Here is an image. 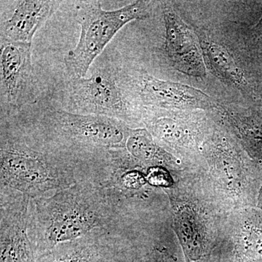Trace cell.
I'll use <instances>...</instances> for the list:
<instances>
[{
	"label": "cell",
	"mask_w": 262,
	"mask_h": 262,
	"mask_svg": "<svg viewBox=\"0 0 262 262\" xmlns=\"http://www.w3.org/2000/svg\"><path fill=\"white\" fill-rule=\"evenodd\" d=\"M122 196L84 178L67 189L31 199L28 233L36 257L96 232H121Z\"/></svg>",
	"instance_id": "1"
},
{
	"label": "cell",
	"mask_w": 262,
	"mask_h": 262,
	"mask_svg": "<svg viewBox=\"0 0 262 262\" xmlns=\"http://www.w3.org/2000/svg\"><path fill=\"white\" fill-rule=\"evenodd\" d=\"M84 165L42 127L1 120L0 189L30 198L50 195L83 178Z\"/></svg>",
	"instance_id": "2"
},
{
	"label": "cell",
	"mask_w": 262,
	"mask_h": 262,
	"mask_svg": "<svg viewBox=\"0 0 262 262\" xmlns=\"http://www.w3.org/2000/svg\"><path fill=\"white\" fill-rule=\"evenodd\" d=\"M152 3L136 1L118 10H105L98 1L82 2L76 7L75 18L80 26L77 46L67 53L64 63L71 79L82 78L93 62L119 31L129 22L144 20Z\"/></svg>",
	"instance_id": "3"
},
{
	"label": "cell",
	"mask_w": 262,
	"mask_h": 262,
	"mask_svg": "<svg viewBox=\"0 0 262 262\" xmlns=\"http://www.w3.org/2000/svg\"><path fill=\"white\" fill-rule=\"evenodd\" d=\"M48 118L41 125L48 135L85 163L111 150L125 148L131 132L125 122L100 115L62 110Z\"/></svg>",
	"instance_id": "4"
},
{
	"label": "cell",
	"mask_w": 262,
	"mask_h": 262,
	"mask_svg": "<svg viewBox=\"0 0 262 262\" xmlns=\"http://www.w3.org/2000/svg\"><path fill=\"white\" fill-rule=\"evenodd\" d=\"M66 111L127 121L129 107L119 73L114 67L96 69L86 78L72 79L64 92Z\"/></svg>",
	"instance_id": "5"
},
{
	"label": "cell",
	"mask_w": 262,
	"mask_h": 262,
	"mask_svg": "<svg viewBox=\"0 0 262 262\" xmlns=\"http://www.w3.org/2000/svg\"><path fill=\"white\" fill-rule=\"evenodd\" d=\"M2 111L18 110L35 98L32 43L1 39L0 46Z\"/></svg>",
	"instance_id": "6"
},
{
	"label": "cell",
	"mask_w": 262,
	"mask_h": 262,
	"mask_svg": "<svg viewBox=\"0 0 262 262\" xmlns=\"http://www.w3.org/2000/svg\"><path fill=\"white\" fill-rule=\"evenodd\" d=\"M30 200L0 189V262H37L28 233Z\"/></svg>",
	"instance_id": "7"
},
{
	"label": "cell",
	"mask_w": 262,
	"mask_h": 262,
	"mask_svg": "<svg viewBox=\"0 0 262 262\" xmlns=\"http://www.w3.org/2000/svg\"><path fill=\"white\" fill-rule=\"evenodd\" d=\"M120 80L122 87L135 90L142 102L151 107L187 111L211 110L217 106L213 98L201 90L146 73L136 76L131 82H124L120 77Z\"/></svg>",
	"instance_id": "8"
},
{
	"label": "cell",
	"mask_w": 262,
	"mask_h": 262,
	"mask_svg": "<svg viewBox=\"0 0 262 262\" xmlns=\"http://www.w3.org/2000/svg\"><path fill=\"white\" fill-rule=\"evenodd\" d=\"M164 52L170 64L185 75L203 79L206 76L199 39L171 5H163Z\"/></svg>",
	"instance_id": "9"
},
{
	"label": "cell",
	"mask_w": 262,
	"mask_h": 262,
	"mask_svg": "<svg viewBox=\"0 0 262 262\" xmlns=\"http://www.w3.org/2000/svg\"><path fill=\"white\" fill-rule=\"evenodd\" d=\"M122 233L96 232L63 243L43 253L37 262H115Z\"/></svg>",
	"instance_id": "10"
},
{
	"label": "cell",
	"mask_w": 262,
	"mask_h": 262,
	"mask_svg": "<svg viewBox=\"0 0 262 262\" xmlns=\"http://www.w3.org/2000/svg\"><path fill=\"white\" fill-rule=\"evenodd\" d=\"M9 18L2 21L1 39L32 43L38 29L59 6V2L21 0L17 2Z\"/></svg>",
	"instance_id": "11"
},
{
	"label": "cell",
	"mask_w": 262,
	"mask_h": 262,
	"mask_svg": "<svg viewBox=\"0 0 262 262\" xmlns=\"http://www.w3.org/2000/svg\"><path fill=\"white\" fill-rule=\"evenodd\" d=\"M198 39L205 64L215 77L248 94H253L252 86L250 85L244 69L225 46L204 33L199 32Z\"/></svg>",
	"instance_id": "12"
},
{
	"label": "cell",
	"mask_w": 262,
	"mask_h": 262,
	"mask_svg": "<svg viewBox=\"0 0 262 262\" xmlns=\"http://www.w3.org/2000/svg\"><path fill=\"white\" fill-rule=\"evenodd\" d=\"M222 113L238 128L253 156L262 164V110L224 108Z\"/></svg>",
	"instance_id": "13"
},
{
	"label": "cell",
	"mask_w": 262,
	"mask_h": 262,
	"mask_svg": "<svg viewBox=\"0 0 262 262\" xmlns=\"http://www.w3.org/2000/svg\"><path fill=\"white\" fill-rule=\"evenodd\" d=\"M127 152L145 163H158L164 159V153L145 130H131L127 139Z\"/></svg>",
	"instance_id": "14"
},
{
	"label": "cell",
	"mask_w": 262,
	"mask_h": 262,
	"mask_svg": "<svg viewBox=\"0 0 262 262\" xmlns=\"http://www.w3.org/2000/svg\"><path fill=\"white\" fill-rule=\"evenodd\" d=\"M149 129L155 137L168 144H178L187 136V123L177 117H155L149 122Z\"/></svg>",
	"instance_id": "15"
},
{
	"label": "cell",
	"mask_w": 262,
	"mask_h": 262,
	"mask_svg": "<svg viewBox=\"0 0 262 262\" xmlns=\"http://www.w3.org/2000/svg\"><path fill=\"white\" fill-rule=\"evenodd\" d=\"M255 32L257 33L258 35L261 36L262 37V15L261 18H260L259 21L256 24V27L254 28Z\"/></svg>",
	"instance_id": "16"
}]
</instances>
